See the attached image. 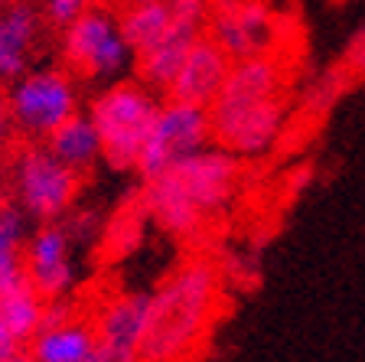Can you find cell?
Here are the masks:
<instances>
[{
    "label": "cell",
    "instance_id": "cell-25",
    "mask_svg": "<svg viewBox=\"0 0 365 362\" xmlns=\"http://www.w3.org/2000/svg\"><path fill=\"white\" fill-rule=\"evenodd\" d=\"M111 4L121 10V7H137V4H160V0H111Z\"/></svg>",
    "mask_w": 365,
    "mask_h": 362
},
{
    "label": "cell",
    "instance_id": "cell-15",
    "mask_svg": "<svg viewBox=\"0 0 365 362\" xmlns=\"http://www.w3.org/2000/svg\"><path fill=\"white\" fill-rule=\"evenodd\" d=\"M144 222H147L144 196H140V193H130V196L111 212V219H108L101 245H98V264H114V261H121V258H128L130 251L140 245Z\"/></svg>",
    "mask_w": 365,
    "mask_h": 362
},
{
    "label": "cell",
    "instance_id": "cell-27",
    "mask_svg": "<svg viewBox=\"0 0 365 362\" xmlns=\"http://www.w3.org/2000/svg\"><path fill=\"white\" fill-rule=\"evenodd\" d=\"M4 206H7V199H4V186H0V209H4Z\"/></svg>",
    "mask_w": 365,
    "mask_h": 362
},
{
    "label": "cell",
    "instance_id": "cell-9",
    "mask_svg": "<svg viewBox=\"0 0 365 362\" xmlns=\"http://www.w3.org/2000/svg\"><path fill=\"white\" fill-rule=\"evenodd\" d=\"M10 111L30 134H53L66 118L76 114V91L66 72H33L14 89Z\"/></svg>",
    "mask_w": 365,
    "mask_h": 362
},
{
    "label": "cell",
    "instance_id": "cell-16",
    "mask_svg": "<svg viewBox=\"0 0 365 362\" xmlns=\"http://www.w3.org/2000/svg\"><path fill=\"white\" fill-rule=\"evenodd\" d=\"M49 154L56 160H62L72 170H88L95 160L101 157V144H98V131L91 124V118L72 114L49 134Z\"/></svg>",
    "mask_w": 365,
    "mask_h": 362
},
{
    "label": "cell",
    "instance_id": "cell-17",
    "mask_svg": "<svg viewBox=\"0 0 365 362\" xmlns=\"http://www.w3.org/2000/svg\"><path fill=\"white\" fill-rule=\"evenodd\" d=\"M36 36V14L14 4L0 14V79H14L26 66V49Z\"/></svg>",
    "mask_w": 365,
    "mask_h": 362
},
{
    "label": "cell",
    "instance_id": "cell-26",
    "mask_svg": "<svg viewBox=\"0 0 365 362\" xmlns=\"http://www.w3.org/2000/svg\"><path fill=\"white\" fill-rule=\"evenodd\" d=\"M4 128H7V101L0 99V137H4Z\"/></svg>",
    "mask_w": 365,
    "mask_h": 362
},
{
    "label": "cell",
    "instance_id": "cell-19",
    "mask_svg": "<svg viewBox=\"0 0 365 362\" xmlns=\"http://www.w3.org/2000/svg\"><path fill=\"white\" fill-rule=\"evenodd\" d=\"M43 310H46L43 297L33 287H23V291L0 297V326L23 346V343H30L36 336L39 323H43Z\"/></svg>",
    "mask_w": 365,
    "mask_h": 362
},
{
    "label": "cell",
    "instance_id": "cell-28",
    "mask_svg": "<svg viewBox=\"0 0 365 362\" xmlns=\"http://www.w3.org/2000/svg\"><path fill=\"white\" fill-rule=\"evenodd\" d=\"M333 4H349V0H333Z\"/></svg>",
    "mask_w": 365,
    "mask_h": 362
},
{
    "label": "cell",
    "instance_id": "cell-22",
    "mask_svg": "<svg viewBox=\"0 0 365 362\" xmlns=\"http://www.w3.org/2000/svg\"><path fill=\"white\" fill-rule=\"evenodd\" d=\"M98 4V0H46V16H49V23H56V26H62L66 30L72 20H78V16L85 14V10H91Z\"/></svg>",
    "mask_w": 365,
    "mask_h": 362
},
{
    "label": "cell",
    "instance_id": "cell-11",
    "mask_svg": "<svg viewBox=\"0 0 365 362\" xmlns=\"http://www.w3.org/2000/svg\"><path fill=\"white\" fill-rule=\"evenodd\" d=\"M23 264L30 274V284L43 301H56L72 281V264H68V228L43 226L33 241L23 248Z\"/></svg>",
    "mask_w": 365,
    "mask_h": 362
},
{
    "label": "cell",
    "instance_id": "cell-7",
    "mask_svg": "<svg viewBox=\"0 0 365 362\" xmlns=\"http://www.w3.org/2000/svg\"><path fill=\"white\" fill-rule=\"evenodd\" d=\"M62 56H66V69L78 79H101L111 76L124 66L128 59V46L121 39L118 20L105 10L91 7L85 10L78 20L66 26V39H62Z\"/></svg>",
    "mask_w": 365,
    "mask_h": 362
},
{
    "label": "cell",
    "instance_id": "cell-8",
    "mask_svg": "<svg viewBox=\"0 0 365 362\" xmlns=\"http://www.w3.org/2000/svg\"><path fill=\"white\" fill-rule=\"evenodd\" d=\"M16 186H20V199L30 209V216L53 222L76 203L78 189H82V174L56 160L49 151L33 147L16 160Z\"/></svg>",
    "mask_w": 365,
    "mask_h": 362
},
{
    "label": "cell",
    "instance_id": "cell-1",
    "mask_svg": "<svg viewBox=\"0 0 365 362\" xmlns=\"http://www.w3.org/2000/svg\"><path fill=\"white\" fill-rule=\"evenodd\" d=\"M222 301V268L212 255L180 261L150 294L137 362H199L219 323Z\"/></svg>",
    "mask_w": 365,
    "mask_h": 362
},
{
    "label": "cell",
    "instance_id": "cell-21",
    "mask_svg": "<svg viewBox=\"0 0 365 362\" xmlns=\"http://www.w3.org/2000/svg\"><path fill=\"white\" fill-rule=\"evenodd\" d=\"M20 238H23V219L20 212L4 206L0 209V261H7L20 251Z\"/></svg>",
    "mask_w": 365,
    "mask_h": 362
},
{
    "label": "cell",
    "instance_id": "cell-3",
    "mask_svg": "<svg viewBox=\"0 0 365 362\" xmlns=\"http://www.w3.org/2000/svg\"><path fill=\"white\" fill-rule=\"evenodd\" d=\"M88 118L98 131L101 157L114 170H134L157 118V101L137 82H118L91 101Z\"/></svg>",
    "mask_w": 365,
    "mask_h": 362
},
{
    "label": "cell",
    "instance_id": "cell-10",
    "mask_svg": "<svg viewBox=\"0 0 365 362\" xmlns=\"http://www.w3.org/2000/svg\"><path fill=\"white\" fill-rule=\"evenodd\" d=\"M228 69H232V56L215 43L209 33L192 43V49L186 53L182 66L176 69V76L170 79L167 101H176V105H192V108H209L219 95L222 82H225Z\"/></svg>",
    "mask_w": 365,
    "mask_h": 362
},
{
    "label": "cell",
    "instance_id": "cell-24",
    "mask_svg": "<svg viewBox=\"0 0 365 362\" xmlns=\"http://www.w3.org/2000/svg\"><path fill=\"white\" fill-rule=\"evenodd\" d=\"M0 362H33V356L26 349H16V353H10L7 359H0Z\"/></svg>",
    "mask_w": 365,
    "mask_h": 362
},
{
    "label": "cell",
    "instance_id": "cell-23",
    "mask_svg": "<svg viewBox=\"0 0 365 362\" xmlns=\"http://www.w3.org/2000/svg\"><path fill=\"white\" fill-rule=\"evenodd\" d=\"M88 362H137V359H134V356H128V353H118V349H111V346H105V343L95 340V349H91Z\"/></svg>",
    "mask_w": 365,
    "mask_h": 362
},
{
    "label": "cell",
    "instance_id": "cell-14",
    "mask_svg": "<svg viewBox=\"0 0 365 362\" xmlns=\"http://www.w3.org/2000/svg\"><path fill=\"white\" fill-rule=\"evenodd\" d=\"M202 36L199 30H190V26H180V23L170 20L167 33L157 46H150L147 53L137 56V79L153 89H167L170 79L176 76V69L182 66L186 53L192 49V43Z\"/></svg>",
    "mask_w": 365,
    "mask_h": 362
},
{
    "label": "cell",
    "instance_id": "cell-5",
    "mask_svg": "<svg viewBox=\"0 0 365 362\" xmlns=\"http://www.w3.org/2000/svg\"><path fill=\"white\" fill-rule=\"evenodd\" d=\"M287 16L274 14L267 0H212L205 33L232 59H245V56L267 53L294 36L287 30Z\"/></svg>",
    "mask_w": 365,
    "mask_h": 362
},
{
    "label": "cell",
    "instance_id": "cell-13",
    "mask_svg": "<svg viewBox=\"0 0 365 362\" xmlns=\"http://www.w3.org/2000/svg\"><path fill=\"white\" fill-rule=\"evenodd\" d=\"M91 349H95L91 313H78L66 323L39 330L30 340L33 362H88Z\"/></svg>",
    "mask_w": 365,
    "mask_h": 362
},
{
    "label": "cell",
    "instance_id": "cell-6",
    "mask_svg": "<svg viewBox=\"0 0 365 362\" xmlns=\"http://www.w3.org/2000/svg\"><path fill=\"white\" fill-rule=\"evenodd\" d=\"M205 141H209V111L167 101L163 108H157V118H153V128L144 141L137 170L144 180H150V176L163 174L167 166L180 164L182 157L202 151Z\"/></svg>",
    "mask_w": 365,
    "mask_h": 362
},
{
    "label": "cell",
    "instance_id": "cell-18",
    "mask_svg": "<svg viewBox=\"0 0 365 362\" xmlns=\"http://www.w3.org/2000/svg\"><path fill=\"white\" fill-rule=\"evenodd\" d=\"M170 26V4H137V7H121L118 10V30L128 49H134V56L147 53L150 46H157L163 39Z\"/></svg>",
    "mask_w": 365,
    "mask_h": 362
},
{
    "label": "cell",
    "instance_id": "cell-12",
    "mask_svg": "<svg viewBox=\"0 0 365 362\" xmlns=\"http://www.w3.org/2000/svg\"><path fill=\"white\" fill-rule=\"evenodd\" d=\"M147 303H150V294H111V297H105L98 307L91 310L95 340L137 359V346H140L144 323H147Z\"/></svg>",
    "mask_w": 365,
    "mask_h": 362
},
{
    "label": "cell",
    "instance_id": "cell-20",
    "mask_svg": "<svg viewBox=\"0 0 365 362\" xmlns=\"http://www.w3.org/2000/svg\"><path fill=\"white\" fill-rule=\"evenodd\" d=\"M336 66H339L342 76L349 79L352 89H356L359 82H365V26L349 39V43H346L342 56L336 59Z\"/></svg>",
    "mask_w": 365,
    "mask_h": 362
},
{
    "label": "cell",
    "instance_id": "cell-2",
    "mask_svg": "<svg viewBox=\"0 0 365 362\" xmlns=\"http://www.w3.org/2000/svg\"><path fill=\"white\" fill-rule=\"evenodd\" d=\"M242 157L222 147L215 151L202 147L182 157L163 174L144 180L140 196L147 206V219H153L163 232L180 241L196 238L205 222L235 199L242 186Z\"/></svg>",
    "mask_w": 365,
    "mask_h": 362
},
{
    "label": "cell",
    "instance_id": "cell-4",
    "mask_svg": "<svg viewBox=\"0 0 365 362\" xmlns=\"http://www.w3.org/2000/svg\"><path fill=\"white\" fill-rule=\"evenodd\" d=\"M209 111V137L222 151L235 157H258L271 151L290 114V95L251 101H212Z\"/></svg>",
    "mask_w": 365,
    "mask_h": 362
}]
</instances>
